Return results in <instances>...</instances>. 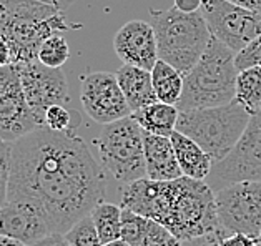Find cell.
<instances>
[{
    "mask_svg": "<svg viewBox=\"0 0 261 246\" xmlns=\"http://www.w3.org/2000/svg\"><path fill=\"white\" fill-rule=\"evenodd\" d=\"M105 173L73 131L39 127L12 142L7 200H23L65 233L105 197Z\"/></svg>",
    "mask_w": 261,
    "mask_h": 246,
    "instance_id": "obj_1",
    "label": "cell"
},
{
    "mask_svg": "<svg viewBox=\"0 0 261 246\" xmlns=\"http://www.w3.org/2000/svg\"><path fill=\"white\" fill-rule=\"evenodd\" d=\"M79 29L82 23L67 20L63 10L39 0H14L0 5V35L9 42L14 64L35 60L42 42L48 37Z\"/></svg>",
    "mask_w": 261,
    "mask_h": 246,
    "instance_id": "obj_2",
    "label": "cell"
},
{
    "mask_svg": "<svg viewBox=\"0 0 261 246\" xmlns=\"http://www.w3.org/2000/svg\"><path fill=\"white\" fill-rule=\"evenodd\" d=\"M230 47L212 37L198 62L183 75V92L178 110L208 108L234 100L238 68Z\"/></svg>",
    "mask_w": 261,
    "mask_h": 246,
    "instance_id": "obj_3",
    "label": "cell"
},
{
    "mask_svg": "<svg viewBox=\"0 0 261 246\" xmlns=\"http://www.w3.org/2000/svg\"><path fill=\"white\" fill-rule=\"evenodd\" d=\"M150 23L155 30L158 59L173 65L183 75L198 62L212 39L201 12L187 14L176 7L151 9Z\"/></svg>",
    "mask_w": 261,
    "mask_h": 246,
    "instance_id": "obj_4",
    "label": "cell"
},
{
    "mask_svg": "<svg viewBox=\"0 0 261 246\" xmlns=\"http://www.w3.org/2000/svg\"><path fill=\"white\" fill-rule=\"evenodd\" d=\"M250 118L251 113L240 102L231 100L230 103L218 106L181 110L175 130L198 143L216 163L238 143Z\"/></svg>",
    "mask_w": 261,
    "mask_h": 246,
    "instance_id": "obj_5",
    "label": "cell"
},
{
    "mask_svg": "<svg viewBox=\"0 0 261 246\" xmlns=\"http://www.w3.org/2000/svg\"><path fill=\"white\" fill-rule=\"evenodd\" d=\"M145 131L132 115L107 123L93 140L103 173L120 185L145 178Z\"/></svg>",
    "mask_w": 261,
    "mask_h": 246,
    "instance_id": "obj_6",
    "label": "cell"
},
{
    "mask_svg": "<svg viewBox=\"0 0 261 246\" xmlns=\"http://www.w3.org/2000/svg\"><path fill=\"white\" fill-rule=\"evenodd\" d=\"M162 225L180 241L220 230L212 186L205 180L180 176L173 205Z\"/></svg>",
    "mask_w": 261,
    "mask_h": 246,
    "instance_id": "obj_7",
    "label": "cell"
},
{
    "mask_svg": "<svg viewBox=\"0 0 261 246\" xmlns=\"http://www.w3.org/2000/svg\"><path fill=\"white\" fill-rule=\"evenodd\" d=\"M215 203L223 235L243 233L261 243V181L230 183L215 192Z\"/></svg>",
    "mask_w": 261,
    "mask_h": 246,
    "instance_id": "obj_8",
    "label": "cell"
},
{
    "mask_svg": "<svg viewBox=\"0 0 261 246\" xmlns=\"http://www.w3.org/2000/svg\"><path fill=\"white\" fill-rule=\"evenodd\" d=\"M245 180L261 181V112L251 115L238 143L225 158L213 163L205 181L216 192L230 183Z\"/></svg>",
    "mask_w": 261,
    "mask_h": 246,
    "instance_id": "obj_9",
    "label": "cell"
},
{
    "mask_svg": "<svg viewBox=\"0 0 261 246\" xmlns=\"http://www.w3.org/2000/svg\"><path fill=\"white\" fill-rule=\"evenodd\" d=\"M201 15L210 34L233 52H240L254 37L261 35V14L230 0H203Z\"/></svg>",
    "mask_w": 261,
    "mask_h": 246,
    "instance_id": "obj_10",
    "label": "cell"
},
{
    "mask_svg": "<svg viewBox=\"0 0 261 246\" xmlns=\"http://www.w3.org/2000/svg\"><path fill=\"white\" fill-rule=\"evenodd\" d=\"M15 65L27 103L39 127H43V115L48 106L67 105L70 102L65 73L62 68H50L37 59L18 62Z\"/></svg>",
    "mask_w": 261,
    "mask_h": 246,
    "instance_id": "obj_11",
    "label": "cell"
},
{
    "mask_svg": "<svg viewBox=\"0 0 261 246\" xmlns=\"http://www.w3.org/2000/svg\"><path fill=\"white\" fill-rule=\"evenodd\" d=\"M80 102L88 118L100 125L132 115L117 73L90 72L84 75L80 81Z\"/></svg>",
    "mask_w": 261,
    "mask_h": 246,
    "instance_id": "obj_12",
    "label": "cell"
},
{
    "mask_svg": "<svg viewBox=\"0 0 261 246\" xmlns=\"http://www.w3.org/2000/svg\"><path fill=\"white\" fill-rule=\"evenodd\" d=\"M0 140L12 143L39 128V123L23 95L15 64L0 67Z\"/></svg>",
    "mask_w": 261,
    "mask_h": 246,
    "instance_id": "obj_13",
    "label": "cell"
},
{
    "mask_svg": "<svg viewBox=\"0 0 261 246\" xmlns=\"http://www.w3.org/2000/svg\"><path fill=\"white\" fill-rule=\"evenodd\" d=\"M176 192L178 178L170 181H156L145 176V178L122 185L120 206L123 210L162 223L173 205Z\"/></svg>",
    "mask_w": 261,
    "mask_h": 246,
    "instance_id": "obj_14",
    "label": "cell"
},
{
    "mask_svg": "<svg viewBox=\"0 0 261 246\" xmlns=\"http://www.w3.org/2000/svg\"><path fill=\"white\" fill-rule=\"evenodd\" d=\"M50 226L39 208L23 200H7L0 206V235L34 244L52 235Z\"/></svg>",
    "mask_w": 261,
    "mask_h": 246,
    "instance_id": "obj_15",
    "label": "cell"
},
{
    "mask_svg": "<svg viewBox=\"0 0 261 246\" xmlns=\"http://www.w3.org/2000/svg\"><path fill=\"white\" fill-rule=\"evenodd\" d=\"M113 48L126 65L151 70L158 60L155 30L145 20H130L122 25L113 39Z\"/></svg>",
    "mask_w": 261,
    "mask_h": 246,
    "instance_id": "obj_16",
    "label": "cell"
},
{
    "mask_svg": "<svg viewBox=\"0 0 261 246\" xmlns=\"http://www.w3.org/2000/svg\"><path fill=\"white\" fill-rule=\"evenodd\" d=\"M143 148L146 178L156 181H170L183 176L170 136L145 133Z\"/></svg>",
    "mask_w": 261,
    "mask_h": 246,
    "instance_id": "obj_17",
    "label": "cell"
},
{
    "mask_svg": "<svg viewBox=\"0 0 261 246\" xmlns=\"http://www.w3.org/2000/svg\"><path fill=\"white\" fill-rule=\"evenodd\" d=\"M122 238L130 246H181L162 223L128 210L122 213Z\"/></svg>",
    "mask_w": 261,
    "mask_h": 246,
    "instance_id": "obj_18",
    "label": "cell"
},
{
    "mask_svg": "<svg viewBox=\"0 0 261 246\" xmlns=\"http://www.w3.org/2000/svg\"><path fill=\"white\" fill-rule=\"evenodd\" d=\"M117 80L132 113L158 100L151 81V73L146 68L123 64V67L117 70Z\"/></svg>",
    "mask_w": 261,
    "mask_h": 246,
    "instance_id": "obj_19",
    "label": "cell"
},
{
    "mask_svg": "<svg viewBox=\"0 0 261 246\" xmlns=\"http://www.w3.org/2000/svg\"><path fill=\"white\" fill-rule=\"evenodd\" d=\"M170 140L173 143V150L178 165L181 168V173L188 178L206 180L213 168L212 156L198 143L193 142L190 136L180 133L178 130L170 135Z\"/></svg>",
    "mask_w": 261,
    "mask_h": 246,
    "instance_id": "obj_20",
    "label": "cell"
},
{
    "mask_svg": "<svg viewBox=\"0 0 261 246\" xmlns=\"http://www.w3.org/2000/svg\"><path fill=\"white\" fill-rule=\"evenodd\" d=\"M178 113L180 110L176 108V105L156 100V102L133 112L132 117L135 118V122L142 127L145 133L170 136L176 128Z\"/></svg>",
    "mask_w": 261,
    "mask_h": 246,
    "instance_id": "obj_21",
    "label": "cell"
},
{
    "mask_svg": "<svg viewBox=\"0 0 261 246\" xmlns=\"http://www.w3.org/2000/svg\"><path fill=\"white\" fill-rule=\"evenodd\" d=\"M150 73L156 98L160 102L176 105L183 92V73L162 59L156 60Z\"/></svg>",
    "mask_w": 261,
    "mask_h": 246,
    "instance_id": "obj_22",
    "label": "cell"
},
{
    "mask_svg": "<svg viewBox=\"0 0 261 246\" xmlns=\"http://www.w3.org/2000/svg\"><path fill=\"white\" fill-rule=\"evenodd\" d=\"M234 100L251 115L261 112V67H250L238 72Z\"/></svg>",
    "mask_w": 261,
    "mask_h": 246,
    "instance_id": "obj_23",
    "label": "cell"
},
{
    "mask_svg": "<svg viewBox=\"0 0 261 246\" xmlns=\"http://www.w3.org/2000/svg\"><path fill=\"white\" fill-rule=\"evenodd\" d=\"M122 206L105 200L100 201L97 206H93L90 216L93 220L95 228L98 231L101 243H108L122 238Z\"/></svg>",
    "mask_w": 261,
    "mask_h": 246,
    "instance_id": "obj_24",
    "label": "cell"
},
{
    "mask_svg": "<svg viewBox=\"0 0 261 246\" xmlns=\"http://www.w3.org/2000/svg\"><path fill=\"white\" fill-rule=\"evenodd\" d=\"M70 59V47L62 34L48 37L37 52V60L50 68H62Z\"/></svg>",
    "mask_w": 261,
    "mask_h": 246,
    "instance_id": "obj_25",
    "label": "cell"
},
{
    "mask_svg": "<svg viewBox=\"0 0 261 246\" xmlns=\"http://www.w3.org/2000/svg\"><path fill=\"white\" fill-rule=\"evenodd\" d=\"M63 238L72 246H103L98 236V231L95 228L90 213L82 216L79 222H75L70 228L63 233Z\"/></svg>",
    "mask_w": 261,
    "mask_h": 246,
    "instance_id": "obj_26",
    "label": "cell"
},
{
    "mask_svg": "<svg viewBox=\"0 0 261 246\" xmlns=\"http://www.w3.org/2000/svg\"><path fill=\"white\" fill-rule=\"evenodd\" d=\"M77 123V115L65 105L48 106L43 115V127L52 131H73Z\"/></svg>",
    "mask_w": 261,
    "mask_h": 246,
    "instance_id": "obj_27",
    "label": "cell"
},
{
    "mask_svg": "<svg viewBox=\"0 0 261 246\" xmlns=\"http://www.w3.org/2000/svg\"><path fill=\"white\" fill-rule=\"evenodd\" d=\"M234 65L238 72L250 67H261V35L254 37L240 52L234 53Z\"/></svg>",
    "mask_w": 261,
    "mask_h": 246,
    "instance_id": "obj_28",
    "label": "cell"
},
{
    "mask_svg": "<svg viewBox=\"0 0 261 246\" xmlns=\"http://www.w3.org/2000/svg\"><path fill=\"white\" fill-rule=\"evenodd\" d=\"M10 158L12 143L0 140V206L7 201V188L10 178Z\"/></svg>",
    "mask_w": 261,
    "mask_h": 246,
    "instance_id": "obj_29",
    "label": "cell"
},
{
    "mask_svg": "<svg viewBox=\"0 0 261 246\" xmlns=\"http://www.w3.org/2000/svg\"><path fill=\"white\" fill-rule=\"evenodd\" d=\"M225 236L220 230L206 233V235L196 236L187 241H181V246H220V239Z\"/></svg>",
    "mask_w": 261,
    "mask_h": 246,
    "instance_id": "obj_30",
    "label": "cell"
},
{
    "mask_svg": "<svg viewBox=\"0 0 261 246\" xmlns=\"http://www.w3.org/2000/svg\"><path fill=\"white\" fill-rule=\"evenodd\" d=\"M220 246H259V241L243 233H233V235L223 236L220 239Z\"/></svg>",
    "mask_w": 261,
    "mask_h": 246,
    "instance_id": "obj_31",
    "label": "cell"
},
{
    "mask_svg": "<svg viewBox=\"0 0 261 246\" xmlns=\"http://www.w3.org/2000/svg\"><path fill=\"white\" fill-rule=\"evenodd\" d=\"M32 246H72V244L63 238L62 233H52V235L42 238L40 241L34 243Z\"/></svg>",
    "mask_w": 261,
    "mask_h": 246,
    "instance_id": "obj_32",
    "label": "cell"
},
{
    "mask_svg": "<svg viewBox=\"0 0 261 246\" xmlns=\"http://www.w3.org/2000/svg\"><path fill=\"white\" fill-rule=\"evenodd\" d=\"M14 64V59H12V48L9 45L7 39L4 35H0V67L10 65Z\"/></svg>",
    "mask_w": 261,
    "mask_h": 246,
    "instance_id": "obj_33",
    "label": "cell"
},
{
    "mask_svg": "<svg viewBox=\"0 0 261 246\" xmlns=\"http://www.w3.org/2000/svg\"><path fill=\"white\" fill-rule=\"evenodd\" d=\"M203 0H175L173 7L178 10L187 12V14H192V12H200Z\"/></svg>",
    "mask_w": 261,
    "mask_h": 246,
    "instance_id": "obj_34",
    "label": "cell"
},
{
    "mask_svg": "<svg viewBox=\"0 0 261 246\" xmlns=\"http://www.w3.org/2000/svg\"><path fill=\"white\" fill-rule=\"evenodd\" d=\"M7 2H14V0H0V5L7 4ZM39 2L50 4V5H54V7H57V9H60V10L65 12V10H68L75 4V0H39Z\"/></svg>",
    "mask_w": 261,
    "mask_h": 246,
    "instance_id": "obj_35",
    "label": "cell"
},
{
    "mask_svg": "<svg viewBox=\"0 0 261 246\" xmlns=\"http://www.w3.org/2000/svg\"><path fill=\"white\" fill-rule=\"evenodd\" d=\"M230 2L241 5V7H245V9L259 12V14H261V0H230Z\"/></svg>",
    "mask_w": 261,
    "mask_h": 246,
    "instance_id": "obj_36",
    "label": "cell"
},
{
    "mask_svg": "<svg viewBox=\"0 0 261 246\" xmlns=\"http://www.w3.org/2000/svg\"><path fill=\"white\" fill-rule=\"evenodd\" d=\"M0 246H30V244L20 241V239H15V238L0 235Z\"/></svg>",
    "mask_w": 261,
    "mask_h": 246,
    "instance_id": "obj_37",
    "label": "cell"
},
{
    "mask_svg": "<svg viewBox=\"0 0 261 246\" xmlns=\"http://www.w3.org/2000/svg\"><path fill=\"white\" fill-rule=\"evenodd\" d=\"M103 246H130V244L126 243L123 238H118V239H113V241L103 243Z\"/></svg>",
    "mask_w": 261,
    "mask_h": 246,
    "instance_id": "obj_38",
    "label": "cell"
},
{
    "mask_svg": "<svg viewBox=\"0 0 261 246\" xmlns=\"http://www.w3.org/2000/svg\"><path fill=\"white\" fill-rule=\"evenodd\" d=\"M0 92H2V84H0Z\"/></svg>",
    "mask_w": 261,
    "mask_h": 246,
    "instance_id": "obj_39",
    "label": "cell"
},
{
    "mask_svg": "<svg viewBox=\"0 0 261 246\" xmlns=\"http://www.w3.org/2000/svg\"><path fill=\"white\" fill-rule=\"evenodd\" d=\"M259 246H261V243H259Z\"/></svg>",
    "mask_w": 261,
    "mask_h": 246,
    "instance_id": "obj_40",
    "label": "cell"
}]
</instances>
